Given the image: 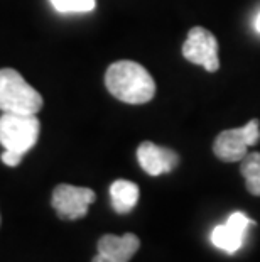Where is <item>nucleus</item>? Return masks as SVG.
I'll use <instances>...</instances> for the list:
<instances>
[{
	"label": "nucleus",
	"mask_w": 260,
	"mask_h": 262,
	"mask_svg": "<svg viewBox=\"0 0 260 262\" xmlns=\"http://www.w3.org/2000/svg\"><path fill=\"white\" fill-rule=\"evenodd\" d=\"M140 191L139 186L132 181L127 180H117L110 186V198H112L113 210L120 215L129 213L135 208L137 202H139Z\"/></svg>",
	"instance_id": "10"
},
{
	"label": "nucleus",
	"mask_w": 260,
	"mask_h": 262,
	"mask_svg": "<svg viewBox=\"0 0 260 262\" xmlns=\"http://www.w3.org/2000/svg\"><path fill=\"white\" fill-rule=\"evenodd\" d=\"M240 172L245 180L248 193L260 196V152H248L242 159Z\"/></svg>",
	"instance_id": "11"
},
{
	"label": "nucleus",
	"mask_w": 260,
	"mask_h": 262,
	"mask_svg": "<svg viewBox=\"0 0 260 262\" xmlns=\"http://www.w3.org/2000/svg\"><path fill=\"white\" fill-rule=\"evenodd\" d=\"M59 14H86L97 7L95 0H49Z\"/></svg>",
	"instance_id": "12"
},
{
	"label": "nucleus",
	"mask_w": 260,
	"mask_h": 262,
	"mask_svg": "<svg viewBox=\"0 0 260 262\" xmlns=\"http://www.w3.org/2000/svg\"><path fill=\"white\" fill-rule=\"evenodd\" d=\"M41 93L27 83L19 71L0 70V110L4 114H37L42 108Z\"/></svg>",
	"instance_id": "2"
},
{
	"label": "nucleus",
	"mask_w": 260,
	"mask_h": 262,
	"mask_svg": "<svg viewBox=\"0 0 260 262\" xmlns=\"http://www.w3.org/2000/svg\"><path fill=\"white\" fill-rule=\"evenodd\" d=\"M41 122L36 114H4L0 117V144L5 150L27 154L36 146Z\"/></svg>",
	"instance_id": "3"
},
{
	"label": "nucleus",
	"mask_w": 260,
	"mask_h": 262,
	"mask_svg": "<svg viewBox=\"0 0 260 262\" xmlns=\"http://www.w3.org/2000/svg\"><path fill=\"white\" fill-rule=\"evenodd\" d=\"M260 141L258 120L253 119L240 129H230L218 134L213 144V152L225 163H237L248 154V147Z\"/></svg>",
	"instance_id": "4"
},
{
	"label": "nucleus",
	"mask_w": 260,
	"mask_h": 262,
	"mask_svg": "<svg viewBox=\"0 0 260 262\" xmlns=\"http://www.w3.org/2000/svg\"><path fill=\"white\" fill-rule=\"evenodd\" d=\"M105 85L115 98L130 105L147 103L156 95L154 78L142 64L134 61H117L110 64L105 75Z\"/></svg>",
	"instance_id": "1"
},
{
	"label": "nucleus",
	"mask_w": 260,
	"mask_h": 262,
	"mask_svg": "<svg viewBox=\"0 0 260 262\" xmlns=\"http://www.w3.org/2000/svg\"><path fill=\"white\" fill-rule=\"evenodd\" d=\"M255 29H257V32H260V14L257 15V19H255Z\"/></svg>",
	"instance_id": "14"
},
{
	"label": "nucleus",
	"mask_w": 260,
	"mask_h": 262,
	"mask_svg": "<svg viewBox=\"0 0 260 262\" xmlns=\"http://www.w3.org/2000/svg\"><path fill=\"white\" fill-rule=\"evenodd\" d=\"M182 56L195 64H201L204 70L213 73L220 68L218 42L215 36L204 27H193L182 44Z\"/></svg>",
	"instance_id": "5"
},
{
	"label": "nucleus",
	"mask_w": 260,
	"mask_h": 262,
	"mask_svg": "<svg viewBox=\"0 0 260 262\" xmlns=\"http://www.w3.org/2000/svg\"><path fill=\"white\" fill-rule=\"evenodd\" d=\"M22 158H24V156L19 154V152H14V150H4V154H2L4 164L10 166V168H15V166H19Z\"/></svg>",
	"instance_id": "13"
},
{
	"label": "nucleus",
	"mask_w": 260,
	"mask_h": 262,
	"mask_svg": "<svg viewBox=\"0 0 260 262\" xmlns=\"http://www.w3.org/2000/svg\"><path fill=\"white\" fill-rule=\"evenodd\" d=\"M140 168L151 176L171 172L179 163V156L169 147H159L152 142H142L137 149Z\"/></svg>",
	"instance_id": "9"
},
{
	"label": "nucleus",
	"mask_w": 260,
	"mask_h": 262,
	"mask_svg": "<svg viewBox=\"0 0 260 262\" xmlns=\"http://www.w3.org/2000/svg\"><path fill=\"white\" fill-rule=\"evenodd\" d=\"M140 241L134 233L125 235H103L98 241V254L91 262H129L139 250Z\"/></svg>",
	"instance_id": "8"
},
{
	"label": "nucleus",
	"mask_w": 260,
	"mask_h": 262,
	"mask_svg": "<svg viewBox=\"0 0 260 262\" xmlns=\"http://www.w3.org/2000/svg\"><path fill=\"white\" fill-rule=\"evenodd\" d=\"M95 193L90 188L59 185L54 188L51 205L63 220H78L88 213L90 205L95 202Z\"/></svg>",
	"instance_id": "6"
},
{
	"label": "nucleus",
	"mask_w": 260,
	"mask_h": 262,
	"mask_svg": "<svg viewBox=\"0 0 260 262\" xmlns=\"http://www.w3.org/2000/svg\"><path fill=\"white\" fill-rule=\"evenodd\" d=\"M248 225H253V222L245 213H242V211H235V213H231L228 216V220L223 225L213 228L211 232L213 245L226 254H235L243 245Z\"/></svg>",
	"instance_id": "7"
}]
</instances>
